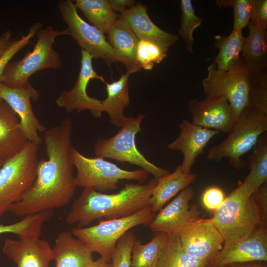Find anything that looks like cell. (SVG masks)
Segmentation results:
<instances>
[{
    "mask_svg": "<svg viewBox=\"0 0 267 267\" xmlns=\"http://www.w3.org/2000/svg\"><path fill=\"white\" fill-rule=\"evenodd\" d=\"M73 121L66 118L44 132L47 160L39 161L35 180L10 212L23 218L67 205L77 187L73 175L71 135Z\"/></svg>",
    "mask_w": 267,
    "mask_h": 267,
    "instance_id": "obj_1",
    "label": "cell"
},
{
    "mask_svg": "<svg viewBox=\"0 0 267 267\" xmlns=\"http://www.w3.org/2000/svg\"><path fill=\"white\" fill-rule=\"evenodd\" d=\"M157 182L154 178L146 184H126L114 194L84 188L73 202L65 222L69 225L76 224V227H83L101 219H118L134 214L150 205L152 192Z\"/></svg>",
    "mask_w": 267,
    "mask_h": 267,
    "instance_id": "obj_2",
    "label": "cell"
},
{
    "mask_svg": "<svg viewBox=\"0 0 267 267\" xmlns=\"http://www.w3.org/2000/svg\"><path fill=\"white\" fill-rule=\"evenodd\" d=\"M212 219L224 240V245L235 244L250 235L260 225L267 226L254 196L238 181L237 187L214 211Z\"/></svg>",
    "mask_w": 267,
    "mask_h": 267,
    "instance_id": "obj_3",
    "label": "cell"
},
{
    "mask_svg": "<svg viewBox=\"0 0 267 267\" xmlns=\"http://www.w3.org/2000/svg\"><path fill=\"white\" fill-rule=\"evenodd\" d=\"M267 130V116L246 107L235 122L227 137L221 143L211 147L209 160L216 162L227 158L237 170L248 165L241 157L255 146L261 135Z\"/></svg>",
    "mask_w": 267,
    "mask_h": 267,
    "instance_id": "obj_4",
    "label": "cell"
},
{
    "mask_svg": "<svg viewBox=\"0 0 267 267\" xmlns=\"http://www.w3.org/2000/svg\"><path fill=\"white\" fill-rule=\"evenodd\" d=\"M39 145L28 141L0 168V219L33 185L36 177Z\"/></svg>",
    "mask_w": 267,
    "mask_h": 267,
    "instance_id": "obj_5",
    "label": "cell"
},
{
    "mask_svg": "<svg viewBox=\"0 0 267 267\" xmlns=\"http://www.w3.org/2000/svg\"><path fill=\"white\" fill-rule=\"evenodd\" d=\"M63 35H67L66 29L59 31L51 25L41 28L37 32V39L32 51L23 58L8 64L1 83L10 87H21L27 84L30 77L37 71L60 68L61 58L53 44L55 39Z\"/></svg>",
    "mask_w": 267,
    "mask_h": 267,
    "instance_id": "obj_6",
    "label": "cell"
},
{
    "mask_svg": "<svg viewBox=\"0 0 267 267\" xmlns=\"http://www.w3.org/2000/svg\"><path fill=\"white\" fill-rule=\"evenodd\" d=\"M72 159L77 170L75 176L77 186L92 188L101 193L117 189L121 180H135L143 184L149 175L142 169L126 170L103 158L86 157L74 148Z\"/></svg>",
    "mask_w": 267,
    "mask_h": 267,
    "instance_id": "obj_7",
    "label": "cell"
},
{
    "mask_svg": "<svg viewBox=\"0 0 267 267\" xmlns=\"http://www.w3.org/2000/svg\"><path fill=\"white\" fill-rule=\"evenodd\" d=\"M144 118L141 114L136 117L125 116L117 133L110 138L98 140L94 152L97 157L138 166L157 179L170 172L151 163L136 147L135 136L141 131V123Z\"/></svg>",
    "mask_w": 267,
    "mask_h": 267,
    "instance_id": "obj_8",
    "label": "cell"
},
{
    "mask_svg": "<svg viewBox=\"0 0 267 267\" xmlns=\"http://www.w3.org/2000/svg\"><path fill=\"white\" fill-rule=\"evenodd\" d=\"M155 215L149 205L131 215L103 220L93 226L75 227L71 232L86 243L93 253L111 261L120 238L132 228L141 225L149 226Z\"/></svg>",
    "mask_w": 267,
    "mask_h": 267,
    "instance_id": "obj_9",
    "label": "cell"
},
{
    "mask_svg": "<svg viewBox=\"0 0 267 267\" xmlns=\"http://www.w3.org/2000/svg\"><path fill=\"white\" fill-rule=\"evenodd\" d=\"M207 71V77L202 81L205 98H225L237 122L247 106L250 87L249 73L241 58L227 71L219 70L211 63Z\"/></svg>",
    "mask_w": 267,
    "mask_h": 267,
    "instance_id": "obj_10",
    "label": "cell"
},
{
    "mask_svg": "<svg viewBox=\"0 0 267 267\" xmlns=\"http://www.w3.org/2000/svg\"><path fill=\"white\" fill-rule=\"evenodd\" d=\"M58 8L67 25V35L73 37L81 49L93 58L103 59L108 65L120 62L119 55L110 46L104 34L80 16L73 1H60Z\"/></svg>",
    "mask_w": 267,
    "mask_h": 267,
    "instance_id": "obj_11",
    "label": "cell"
},
{
    "mask_svg": "<svg viewBox=\"0 0 267 267\" xmlns=\"http://www.w3.org/2000/svg\"><path fill=\"white\" fill-rule=\"evenodd\" d=\"M178 234L187 254L208 264L221 250L224 242L212 218H196L180 228Z\"/></svg>",
    "mask_w": 267,
    "mask_h": 267,
    "instance_id": "obj_12",
    "label": "cell"
},
{
    "mask_svg": "<svg viewBox=\"0 0 267 267\" xmlns=\"http://www.w3.org/2000/svg\"><path fill=\"white\" fill-rule=\"evenodd\" d=\"M93 58L91 55L81 49V68L77 79L72 89L60 93L56 100L58 107L65 108L68 112L89 110L95 118L102 116V100L89 96L87 92V87L91 79H99L105 82L93 69Z\"/></svg>",
    "mask_w": 267,
    "mask_h": 267,
    "instance_id": "obj_13",
    "label": "cell"
},
{
    "mask_svg": "<svg viewBox=\"0 0 267 267\" xmlns=\"http://www.w3.org/2000/svg\"><path fill=\"white\" fill-rule=\"evenodd\" d=\"M0 97L19 117L27 141L40 145L42 139L39 132L46 129L35 116L31 103V99L35 101L38 99V92L29 82L18 87H10L0 83Z\"/></svg>",
    "mask_w": 267,
    "mask_h": 267,
    "instance_id": "obj_14",
    "label": "cell"
},
{
    "mask_svg": "<svg viewBox=\"0 0 267 267\" xmlns=\"http://www.w3.org/2000/svg\"><path fill=\"white\" fill-rule=\"evenodd\" d=\"M267 261V226L260 225L250 235L221 250L206 267H224L232 263Z\"/></svg>",
    "mask_w": 267,
    "mask_h": 267,
    "instance_id": "obj_15",
    "label": "cell"
},
{
    "mask_svg": "<svg viewBox=\"0 0 267 267\" xmlns=\"http://www.w3.org/2000/svg\"><path fill=\"white\" fill-rule=\"evenodd\" d=\"M194 192L189 187L180 191L170 203L155 215L149 225L153 232H164L168 235L178 232L183 225L192 220L199 217L198 206H189Z\"/></svg>",
    "mask_w": 267,
    "mask_h": 267,
    "instance_id": "obj_16",
    "label": "cell"
},
{
    "mask_svg": "<svg viewBox=\"0 0 267 267\" xmlns=\"http://www.w3.org/2000/svg\"><path fill=\"white\" fill-rule=\"evenodd\" d=\"M187 108L191 122L204 128L228 133L236 122L230 104L223 97L191 99Z\"/></svg>",
    "mask_w": 267,
    "mask_h": 267,
    "instance_id": "obj_17",
    "label": "cell"
},
{
    "mask_svg": "<svg viewBox=\"0 0 267 267\" xmlns=\"http://www.w3.org/2000/svg\"><path fill=\"white\" fill-rule=\"evenodd\" d=\"M2 251L17 267H50L54 259L50 244L38 236L7 238Z\"/></svg>",
    "mask_w": 267,
    "mask_h": 267,
    "instance_id": "obj_18",
    "label": "cell"
},
{
    "mask_svg": "<svg viewBox=\"0 0 267 267\" xmlns=\"http://www.w3.org/2000/svg\"><path fill=\"white\" fill-rule=\"evenodd\" d=\"M179 129V135L167 147L182 153L183 160L180 167L184 173L188 174L208 142L220 132L196 125L185 119L182 121Z\"/></svg>",
    "mask_w": 267,
    "mask_h": 267,
    "instance_id": "obj_19",
    "label": "cell"
},
{
    "mask_svg": "<svg viewBox=\"0 0 267 267\" xmlns=\"http://www.w3.org/2000/svg\"><path fill=\"white\" fill-rule=\"evenodd\" d=\"M147 10L144 4L138 2L134 7L127 8L118 18L125 22L139 40L153 42L167 51L178 38L157 26L149 17Z\"/></svg>",
    "mask_w": 267,
    "mask_h": 267,
    "instance_id": "obj_20",
    "label": "cell"
},
{
    "mask_svg": "<svg viewBox=\"0 0 267 267\" xmlns=\"http://www.w3.org/2000/svg\"><path fill=\"white\" fill-rule=\"evenodd\" d=\"M55 267H84L93 260V252L71 232L60 233L52 248Z\"/></svg>",
    "mask_w": 267,
    "mask_h": 267,
    "instance_id": "obj_21",
    "label": "cell"
},
{
    "mask_svg": "<svg viewBox=\"0 0 267 267\" xmlns=\"http://www.w3.org/2000/svg\"><path fill=\"white\" fill-rule=\"evenodd\" d=\"M28 142L20 120L11 107L0 102V159L4 162L18 153Z\"/></svg>",
    "mask_w": 267,
    "mask_h": 267,
    "instance_id": "obj_22",
    "label": "cell"
},
{
    "mask_svg": "<svg viewBox=\"0 0 267 267\" xmlns=\"http://www.w3.org/2000/svg\"><path fill=\"white\" fill-rule=\"evenodd\" d=\"M108 42L119 55L120 62L130 74L141 68L136 59V50L139 39L123 20L118 18L108 33Z\"/></svg>",
    "mask_w": 267,
    "mask_h": 267,
    "instance_id": "obj_23",
    "label": "cell"
},
{
    "mask_svg": "<svg viewBox=\"0 0 267 267\" xmlns=\"http://www.w3.org/2000/svg\"><path fill=\"white\" fill-rule=\"evenodd\" d=\"M249 34L245 37L241 59L249 73L264 71L267 66V28L249 23Z\"/></svg>",
    "mask_w": 267,
    "mask_h": 267,
    "instance_id": "obj_24",
    "label": "cell"
},
{
    "mask_svg": "<svg viewBox=\"0 0 267 267\" xmlns=\"http://www.w3.org/2000/svg\"><path fill=\"white\" fill-rule=\"evenodd\" d=\"M196 177L195 174L184 173L179 165L174 172L157 178L150 200L153 212L160 211L170 199L194 182Z\"/></svg>",
    "mask_w": 267,
    "mask_h": 267,
    "instance_id": "obj_25",
    "label": "cell"
},
{
    "mask_svg": "<svg viewBox=\"0 0 267 267\" xmlns=\"http://www.w3.org/2000/svg\"><path fill=\"white\" fill-rule=\"evenodd\" d=\"M130 74L127 72L117 81L105 82L107 97L102 100V111L108 114L110 122L118 127H121L125 117L124 110L130 102L128 89Z\"/></svg>",
    "mask_w": 267,
    "mask_h": 267,
    "instance_id": "obj_26",
    "label": "cell"
},
{
    "mask_svg": "<svg viewBox=\"0 0 267 267\" xmlns=\"http://www.w3.org/2000/svg\"><path fill=\"white\" fill-rule=\"evenodd\" d=\"M215 46L219 49L218 53L212 64L217 69L227 71L241 59L244 38L242 30L233 29L227 36L216 35Z\"/></svg>",
    "mask_w": 267,
    "mask_h": 267,
    "instance_id": "obj_27",
    "label": "cell"
},
{
    "mask_svg": "<svg viewBox=\"0 0 267 267\" xmlns=\"http://www.w3.org/2000/svg\"><path fill=\"white\" fill-rule=\"evenodd\" d=\"M250 172L242 185L252 195L263 184L267 183V134L260 137L253 152L249 157Z\"/></svg>",
    "mask_w": 267,
    "mask_h": 267,
    "instance_id": "obj_28",
    "label": "cell"
},
{
    "mask_svg": "<svg viewBox=\"0 0 267 267\" xmlns=\"http://www.w3.org/2000/svg\"><path fill=\"white\" fill-rule=\"evenodd\" d=\"M74 3L91 25L104 34H108L119 17L109 0H76Z\"/></svg>",
    "mask_w": 267,
    "mask_h": 267,
    "instance_id": "obj_29",
    "label": "cell"
},
{
    "mask_svg": "<svg viewBox=\"0 0 267 267\" xmlns=\"http://www.w3.org/2000/svg\"><path fill=\"white\" fill-rule=\"evenodd\" d=\"M168 237V234L158 232L146 244L136 238L132 248L130 267H157Z\"/></svg>",
    "mask_w": 267,
    "mask_h": 267,
    "instance_id": "obj_30",
    "label": "cell"
},
{
    "mask_svg": "<svg viewBox=\"0 0 267 267\" xmlns=\"http://www.w3.org/2000/svg\"><path fill=\"white\" fill-rule=\"evenodd\" d=\"M208 263L187 254L183 249L178 232L169 235L157 267H206Z\"/></svg>",
    "mask_w": 267,
    "mask_h": 267,
    "instance_id": "obj_31",
    "label": "cell"
},
{
    "mask_svg": "<svg viewBox=\"0 0 267 267\" xmlns=\"http://www.w3.org/2000/svg\"><path fill=\"white\" fill-rule=\"evenodd\" d=\"M49 211H43L26 216L20 221L10 224H0V235L11 233L19 238L29 237H40L44 223L51 219Z\"/></svg>",
    "mask_w": 267,
    "mask_h": 267,
    "instance_id": "obj_32",
    "label": "cell"
},
{
    "mask_svg": "<svg viewBox=\"0 0 267 267\" xmlns=\"http://www.w3.org/2000/svg\"><path fill=\"white\" fill-rule=\"evenodd\" d=\"M250 87L247 107L267 116V74L249 73Z\"/></svg>",
    "mask_w": 267,
    "mask_h": 267,
    "instance_id": "obj_33",
    "label": "cell"
},
{
    "mask_svg": "<svg viewBox=\"0 0 267 267\" xmlns=\"http://www.w3.org/2000/svg\"><path fill=\"white\" fill-rule=\"evenodd\" d=\"M180 8L181 17L179 35L185 43L188 51L193 54L194 31L202 24L204 19L196 15L191 0H181Z\"/></svg>",
    "mask_w": 267,
    "mask_h": 267,
    "instance_id": "obj_34",
    "label": "cell"
},
{
    "mask_svg": "<svg viewBox=\"0 0 267 267\" xmlns=\"http://www.w3.org/2000/svg\"><path fill=\"white\" fill-rule=\"evenodd\" d=\"M167 51L157 44L139 40L136 50V59L140 67L151 70L155 63H160L167 57Z\"/></svg>",
    "mask_w": 267,
    "mask_h": 267,
    "instance_id": "obj_35",
    "label": "cell"
},
{
    "mask_svg": "<svg viewBox=\"0 0 267 267\" xmlns=\"http://www.w3.org/2000/svg\"><path fill=\"white\" fill-rule=\"evenodd\" d=\"M255 0H218L219 8L232 7L233 9V29L241 30L248 26L252 14Z\"/></svg>",
    "mask_w": 267,
    "mask_h": 267,
    "instance_id": "obj_36",
    "label": "cell"
},
{
    "mask_svg": "<svg viewBox=\"0 0 267 267\" xmlns=\"http://www.w3.org/2000/svg\"><path fill=\"white\" fill-rule=\"evenodd\" d=\"M136 238L133 231H129L120 238L112 256V267H130L132 248Z\"/></svg>",
    "mask_w": 267,
    "mask_h": 267,
    "instance_id": "obj_37",
    "label": "cell"
},
{
    "mask_svg": "<svg viewBox=\"0 0 267 267\" xmlns=\"http://www.w3.org/2000/svg\"><path fill=\"white\" fill-rule=\"evenodd\" d=\"M42 24L39 23L34 24L30 28L28 33L20 39L12 41L9 46L0 57V83L1 81L3 72L12 57L30 42V40L41 29Z\"/></svg>",
    "mask_w": 267,
    "mask_h": 267,
    "instance_id": "obj_38",
    "label": "cell"
},
{
    "mask_svg": "<svg viewBox=\"0 0 267 267\" xmlns=\"http://www.w3.org/2000/svg\"><path fill=\"white\" fill-rule=\"evenodd\" d=\"M225 199L223 191L219 187L212 186L203 192L202 201L205 207L211 211H216L223 203Z\"/></svg>",
    "mask_w": 267,
    "mask_h": 267,
    "instance_id": "obj_39",
    "label": "cell"
},
{
    "mask_svg": "<svg viewBox=\"0 0 267 267\" xmlns=\"http://www.w3.org/2000/svg\"><path fill=\"white\" fill-rule=\"evenodd\" d=\"M249 23L267 28V0H255Z\"/></svg>",
    "mask_w": 267,
    "mask_h": 267,
    "instance_id": "obj_40",
    "label": "cell"
},
{
    "mask_svg": "<svg viewBox=\"0 0 267 267\" xmlns=\"http://www.w3.org/2000/svg\"><path fill=\"white\" fill-rule=\"evenodd\" d=\"M252 195L260 208L264 222L267 223V183L263 184Z\"/></svg>",
    "mask_w": 267,
    "mask_h": 267,
    "instance_id": "obj_41",
    "label": "cell"
},
{
    "mask_svg": "<svg viewBox=\"0 0 267 267\" xmlns=\"http://www.w3.org/2000/svg\"><path fill=\"white\" fill-rule=\"evenodd\" d=\"M109 2L113 10L121 14L127 9L126 7L131 8L135 5L133 0H109Z\"/></svg>",
    "mask_w": 267,
    "mask_h": 267,
    "instance_id": "obj_42",
    "label": "cell"
},
{
    "mask_svg": "<svg viewBox=\"0 0 267 267\" xmlns=\"http://www.w3.org/2000/svg\"><path fill=\"white\" fill-rule=\"evenodd\" d=\"M11 31L8 30L3 33L0 37V57L9 46L12 41Z\"/></svg>",
    "mask_w": 267,
    "mask_h": 267,
    "instance_id": "obj_43",
    "label": "cell"
},
{
    "mask_svg": "<svg viewBox=\"0 0 267 267\" xmlns=\"http://www.w3.org/2000/svg\"><path fill=\"white\" fill-rule=\"evenodd\" d=\"M224 267H267V266L264 261H253L230 264Z\"/></svg>",
    "mask_w": 267,
    "mask_h": 267,
    "instance_id": "obj_44",
    "label": "cell"
},
{
    "mask_svg": "<svg viewBox=\"0 0 267 267\" xmlns=\"http://www.w3.org/2000/svg\"><path fill=\"white\" fill-rule=\"evenodd\" d=\"M84 267H112L111 261L101 257L96 260H93Z\"/></svg>",
    "mask_w": 267,
    "mask_h": 267,
    "instance_id": "obj_45",
    "label": "cell"
},
{
    "mask_svg": "<svg viewBox=\"0 0 267 267\" xmlns=\"http://www.w3.org/2000/svg\"><path fill=\"white\" fill-rule=\"evenodd\" d=\"M4 163V161L0 159V168H1V167L2 166V165L3 164V163Z\"/></svg>",
    "mask_w": 267,
    "mask_h": 267,
    "instance_id": "obj_46",
    "label": "cell"
},
{
    "mask_svg": "<svg viewBox=\"0 0 267 267\" xmlns=\"http://www.w3.org/2000/svg\"><path fill=\"white\" fill-rule=\"evenodd\" d=\"M3 100L1 98V97H0V102H1V101H2Z\"/></svg>",
    "mask_w": 267,
    "mask_h": 267,
    "instance_id": "obj_47",
    "label": "cell"
}]
</instances>
